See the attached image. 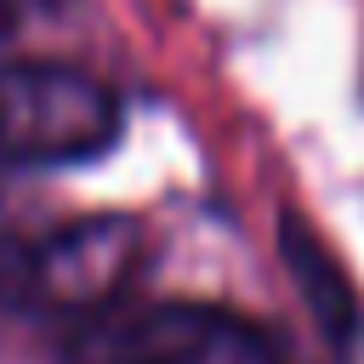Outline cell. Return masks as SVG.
<instances>
[{"mask_svg":"<svg viewBox=\"0 0 364 364\" xmlns=\"http://www.w3.org/2000/svg\"><path fill=\"white\" fill-rule=\"evenodd\" d=\"M63 364H284L273 341L210 301H108L68 324Z\"/></svg>","mask_w":364,"mask_h":364,"instance_id":"cell-1","label":"cell"},{"mask_svg":"<svg viewBox=\"0 0 364 364\" xmlns=\"http://www.w3.org/2000/svg\"><path fill=\"white\" fill-rule=\"evenodd\" d=\"M119 136V102L102 80L63 63L0 68V165L46 171L97 159Z\"/></svg>","mask_w":364,"mask_h":364,"instance_id":"cell-2","label":"cell"},{"mask_svg":"<svg viewBox=\"0 0 364 364\" xmlns=\"http://www.w3.org/2000/svg\"><path fill=\"white\" fill-rule=\"evenodd\" d=\"M136 250H142V233L131 216L68 222V228L0 256V307L85 318V313L119 301Z\"/></svg>","mask_w":364,"mask_h":364,"instance_id":"cell-3","label":"cell"},{"mask_svg":"<svg viewBox=\"0 0 364 364\" xmlns=\"http://www.w3.org/2000/svg\"><path fill=\"white\" fill-rule=\"evenodd\" d=\"M279 250H284V267H290L301 301L313 307L318 330H324L330 341L353 347V341L364 336V318H358V296H353V279L341 273L336 250H330L301 216H284V228H279Z\"/></svg>","mask_w":364,"mask_h":364,"instance_id":"cell-4","label":"cell"},{"mask_svg":"<svg viewBox=\"0 0 364 364\" xmlns=\"http://www.w3.org/2000/svg\"><path fill=\"white\" fill-rule=\"evenodd\" d=\"M17 28V0H0V40H11Z\"/></svg>","mask_w":364,"mask_h":364,"instance_id":"cell-5","label":"cell"}]
</instances>
